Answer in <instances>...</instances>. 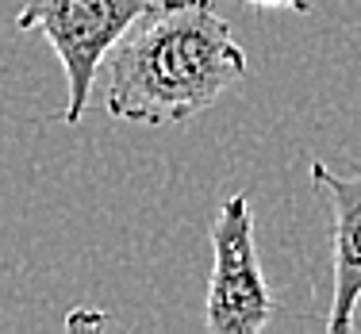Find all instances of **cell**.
Here are the masks:
<instances>
[{"label": "cell", "instance_id": "5", "mask_svg": "<svg viewBox=\"0 0 361 334\" xmlns=\"http://www.w3.org/2000/svg\"><path fill=\"white\" fill-rule=\"evenodd\" d=\"M246 4H254V8H285V12H300V16L312 12V0H246Z\"/></svg>", "mask_w": 361, "mask_h": 334}, {"label": "cell", "instance_id": "1", "mask_svg": "<svg viewBox=\"0 0 361 334\" xmlns=\"http://www.w3.org/2000/svg\"><path fill=\"white\" fill-rule=\"evenodd\" d=\"M104 108L127 123H185L246 77V50L212 0H150L100 62Z\"/></svg>", "mask_w": 361, "mask_h": 334}, {"label": "cell", "instance_id": "3", "mask_svg": "<svg viewBox=\"0 0 361 334\" xmlns=\"http://www.w3.org/2000/svg\"><path fill=\"white\" fill-rule=\"evenodd\" d=\"M212 277L204 292V327L212 334H257L273 323L277 299L265 285L254 242V211L243 192L219 204L208 227Z\"/></svg>", "mask_w": 361, "mask_h": 334}, {"label": "cell", "instance_id": "4", "mask_svg": "<svg viewBox=\"0 0 361 334\" xmlns=\"http://www.w3.org/2000/svg\"><path fill=\"white\" fill-rule=\"evenodd\" d=\"M312 188L331 204V307H326V330L346 334L357 327L361 304V166L350 177L326 169V161H312Z\"/></svg>", "mask_w": 361, "mask_h": 334}, {"label": "cell", "instance_id": "2", "mask_svg": "<svg viewBox=\"0 0 361 334\" xmlns=\"http://www.w3.org/2000/svg\"><path fill=\"white\" fill-rule=\"evenodd\" d=\"M146 4L150 0H23L16 27L42 35L62 58L70 85V100L62 111L66 123H81L100 62Z\"/></svg>", "mask_w": 361, "mask_h": 334}]
</instances>
